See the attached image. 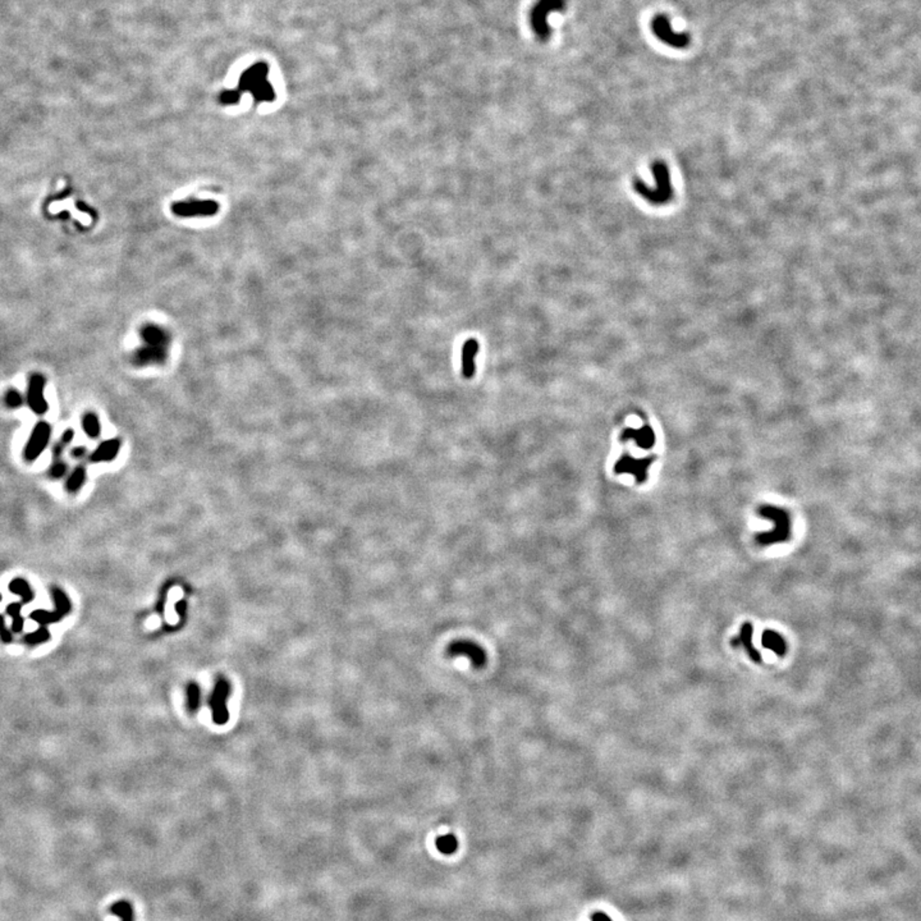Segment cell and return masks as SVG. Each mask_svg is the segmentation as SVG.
<instances>
[{"instance_id": "obj_1", "label": "cell", "mask_w": 921, "mask_h": 921, "mask_svg": "<svg viewBox=\"0 0 921 921\" xmlns=\"http://www.w3.org/2000/svg\"><path fill=\"white\" fill-rule=\"evenodd\" d=\"M651 28L658 39L672 48L682 49L690 44L689 35L676 33L673 27L670 26V18L664 14H659L657 17H654V20L651 22Z\"/></svg>"}, {"instance_id": "obj_2", "label": "cell", "mask_w": 921, "mask_h": 921, "mask_svg": "<svg viewBox=\"0 0 921 921\" xmlns=\"http://www.w3.org/2000/svg\"><path fill=\"white\" fill-rule=\"evenodd\" d=\"M50 437H52V426L45 421L38 423L33 427L23 452V456L27 461L33 462L43 454V452L45 451L46 447L49 445Z\"/></svg>"}, {"instance_id": "obj_3", "label": "cell", "mask_w": 921, "mask_h": 921, "mask_svg": "<svg viewBox=\"0 0 921 921\" xmlns=\"http://www.w3.org/2000/svg\"><path fill=\"white\" fill-rule=\"evenodd\" d=\"M45 378L41 374H33L28 381L27 388V405L36 415H44L48 413L49 405L44 397Z\"/></svg>"}, {"instance_id": "obj_4", "label": "cell", "mask_w": 921, "mask_h": 921, "mask_svg": "<svg viewBox=\"0 0 921 921\" xmlns=\"http://www.w3.org/2000/svg\"><path fill=\"white\" fill-rule=\"evenodd\" d=\"M753 633H754V627H753V625H751L750 622H745V623L742 625L740 633L736 635V636L731 640V644H732L734 648H742L743 650L748 653V657H750V659H751L753 662H755V663H761V660H763V658H761V651L758 650V649L755 648L754 644H753Z\"/></svg>"}, {"instance_id": "obj_5", "label": "cell", "mask_w": 921, "mask_h": 921, "mask_svg": "<svg viewBox=\"0 0 921 921\" xmlns=\"http://www.w3.org/2000/svg\"><path fill=\"white\" fill-rule=\"evenodd\" d=\"M229 692V685L224 680H220L217 683L215 690H214L213 700H212V707H213L214 721L218 724H223L228 721V712H227V696Z\"/></svg>"}, {"instance_id": "obj_6", "label": "cell", "mask_w": 921, "mask_h": 921, "mask_svg": "<svg viewBox=\"0 0 921 921\" xmlns=\"http://www.w3.org/2000/svg\"><path fill=\"white\" fill-rule=\"evenodd\" d=\"M449 653L453 655H464V657L469 658L472 664L476 665V667L483 665L485 663V659H486L485 651L479 645L471 643V641H457V643L452 644L451 648H449Z\"/></svg>"}, {"instance_id": "obj_7", "label": "cell", "mask_w": 921, "mask_h": 921, "mask_svg": "<svg viewBox=\"0 0 921 921\" xmlns=\"http://www.w3.org/2000/svg\"><path fill=\"white\" fill-rule=\"evenodd\" d=\"M479 342L476 339H469L464 342L462 347V375L466 379L474 378L475 371H476V364L475 359L479 354Z\"/></svg>"}, {"instance_id": "obj_8", "label": "cell", "mask_w": 921, "mask_h": 921, "mask_svg": "<svg viewBox=\"0 0 921 921\" xmlns=\"http://www.w3.org/2000/svg\"><path fill=\"white\" fill-rule=\"evenodd\" d=\"M121 448V443L118 439H109L105 440L102 445H99L97 451L94 452L90 456L91 462L99 464V462H110L116 457L118 452Z\"/></svg>"}, {"instance_id": "obj_9", "label": "cell", "mask_w": 921, "mask_h": 921, "mask_svg": "<svg viewBox=\"0 0 921 921\" xmlns=\"http://www.w3.org/2000/svg\"><path fill=\"white\" fill-rule=\"evenodd\" d=\"M761 645L768 650L773 651L778 657H785L787 653L786 640L778 632L765 630L761 636Z\"/></svg>"}, {"instance_id": "obj_10", "label": "cell", "mask_w": 921, "mask_h": 921, "mask_svg": "<svg viewBox=\"0 0 921 921\" xmlns=\"http://www.w3.org/2000/svg\"><path fill=\"white\" fill-rule=\"evenodd\" d=\"M9 590L16 595L21 596V600H22L21 603L22 604H27V603H30V601L35 599V593H33V589L28 585V582L23 580V579H14L13 581H11Z\"/></svg>"}, {"instance_id": "obj_11", "label": "cell", "mask_w": 921, "mask_h": 921, "mask_svg": "<svg viewBox=\"0 0 921 921\" xmlns=\"http://www.w3.org/2000/svg\"><path fill=\"white\" fill-rule=\"evenodd\" d=\"M110 914L118 916L121 921H135V911L132 905L126 900L116 902L110 906Z\"/></svg>"}, {"instance_id": "obj_12", "label": "cell", "mask_w": 921, "mask_h": 921, "mask_svg": "<svg viewBox=\"0 0 921 921\" xmlns=\"http://www.w3.org/2000/svg\"><path fill=\"white\" fill-rule=\"evenodd\" d=\"M86 481V469L82 466H78L77 469L72 472L71 476L68 477L65 488L70 493H77L78 490L84 486Z\"/></svg>"}, {"instance_id": "obj_13", "label": "cell", "mask_w": 921, "mask_h": 921, "mask_svg": "<svg viewBox=\"0 0 921 921\" xmlns=\"http://www.w3.org/2000/svg\"><path fill=\"white\" fill-rule=\"evenodd\" d=\"M82 427L90 438H97L100 434V423L95 413H89L82 418Z\"/></svg>"}, {"instance_id": "obj_14", "label": "cell", "mask_w": 921, "mask_h": 921, "mask_svg": "<svg viewBox=\"0 0 921 921\" xmlns=\"http://www.w3.org/2000/svg\"><path fill=\"white\" fill-rule=\"evenodd\" d=\"M22 603H13L7 608V613L9 617H12V630L14 632L22 631L23 628V618L21 616V609H22Z\"/></svg>"}, {"instance_id": "obj_15", "label": "cell", "mask_w": 921, "mask_h": 921, "mask_svg": "<svg viewBox=\"0 0 921 921\" xmlns=\"http://www.w3.org/2000/svg\"><path fill=\"white\" fill-rule=\"evenodd\" d=\"M458 842L454 836L447 834L443 837H439L437 839V847L438 850L445 854V855H451L457 850Z\"/></svg>"}, {"instance_id": "obj_16", "label": "cell", "mask_w": 921, "mask_h": 921, "mask_svg": "<svg viewBox=\"0 0 921 921\" xmlns=\"http://www.w3.org/2000/svg\"><path fill=\"white\" fill-rule=\"evenodd\" d=\"M4 400H6V405H7L9 408H18V407L22 406V403H23L22 394H21L17 389H13V388L9 389L7 393H6V398H4Z\"/></svg>"}, {"instance_id": "obj_17", "label": "cell", "mask_w": 921, "mask_h": 921, "mask_svg": "<svg viewBox=\"0 0 921 921\" xmlns=\"http://www.w3.org/2000/svg\"><path fill=\"white\" fill-rule=\"evenodd\" d=\"M199 702H200V692H199V687H197L196 685H191V686L188 687V708H190L191 712H194V710L197 709V707H199Z\"/></svg>"}, {"instance_id": "obj_18", "label": "cell", "mask_w": 921, "mask_h": 921, "mask_svg": "<svg viewBox=\"0 0 921 921\" xmlns=\"http://www.w3.org/2000/svg\"><path fill=\"white\" fill-rule=\"evenodd\" d=\"M48 638H49V632H48V630H46V628H40L38 631L33 632V633H28V635H27L26 641L28 644H40V643H44V641H46Z\"/></svg>"}, {"instance_id": "obj_19", "label": "cell", "mask_w": 921, "mask_h": 921, "mask_svg": "<svg viewBox=\"0 0 921 921\" xmlns=\"http://www.w3.org/2000/svg\"><path fill=\"white\" fill-rule=\"evenodd\" d=\"M67 469H68V467H67V464H65V462L60 461V459H57V461H54V464H52V467H50V470H49V474H50V476H52L53 479H62V477L65 476V474H67Z\"/></svg>"}, {"instance_id": "obj_20", "label": "cell", "mask_w": 921, "mask_h": 921, "mask_svg": "<svg viewBox=\"0 0 921 921\" xmlns=\"http://www.w3.org/2000/svg\"><path fill=\"white\" fill-rule=\"evenodd\" d=\"M0 638L4 643L12 641V632L9 631V628L6 626L3 616H0Z\"/></svg>"}, {"instance_id": "obj_21", "label": "cell", "mask_w": 921, "mask_h": 921, "mask_svg": "<svg viewBox=\"0 0 921 921\" xmlns=\"http://www.w3.org/2000/svg\"><path fill=\"white\" fill-rule=\"evenodd\" d=\"M73 437H75L73 429H67V430L63 432V435H62V438H60V442H62L65 445H68L71 443Z\"/></svg>"}, {"instance_id": "obj_22", "label": "cell", "mask_w": 921, "mask_h": 921, "mask_svg": "<svg viewBox=\"0 0 921 921\" xmlns=\"http://www.w3.org/2000/svg\"><path fill=\"white\" fill-rule=\"evenodd\" d=\"M85 454H86V448H85V447H77V448H75V449L72 451V456H73V457L81 458L84 457Z\"/></svg>"}, {"instance_id": "obj_23", "label": "cell", "mask_w": 921, "mask_h": 921, "mask_svg": "<svg viewBox=\"0 0 921 921\" xmlns=\"http://www.w3.org/2000/svg\"><path fill=\"white\" fill-rule=\"evenodd\" d=\"M593 921H612V920H611V919H609V917H608L606 915L601 914V912H596V914H594Z\"/></svg>"}, {"instance_id": "obj_24", "label": "cell", "mask_w": 921, "mask_h": 921, "mask_svg": "<svg viewBox=\"0 0 921 921\" xmlns=\"http://www.w3.org/2000/svg\"><path fill=\"white\" fill-rule=\"evenodd\" d=\"M1 599H3V596H1V594H0V601H1Z\"/></svg>"}]
</instances>
